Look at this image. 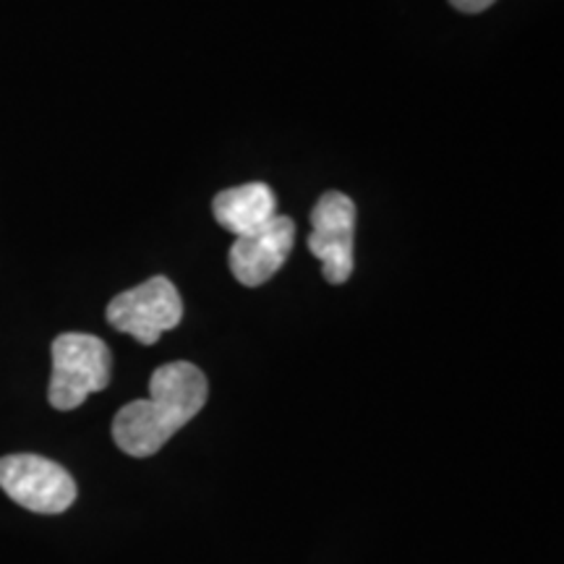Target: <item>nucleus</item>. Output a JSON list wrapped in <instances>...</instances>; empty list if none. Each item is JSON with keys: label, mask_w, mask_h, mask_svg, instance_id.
Segmentation results:
<instances>
[{"label": "nucleus", "mask_w": 564, "mask_h": 564, "mask_svg": "<svg viewBox=\"0 0 564 564\" xmlns=\"http://www.w3.org/2000/svg\"><path fill=\"white\" fill-rule=\"evenodd\" d=\"M150 400H133L112 421V440L126 455L152 457L207 403L209 384L188 361L160 366L150 379Z\"/></svg>", "instance_id": "f257e3e1"}, {"label": "nucleus", "mask_w": 564, "mask_h": 564, "mask_svg": "<svg viewBox=\"0 0 564 564\" xmlns=\"http://www.w3.org/2000/svg\"><path fill=\"white\" fill-rule=\"evenodd\" d=\"M112 377L110 348L100 337L66 333L53 343V377L47 400L55 411H74L89 394L102 392Z\"/></svg>", "instance_id": "f03ea898"}, {"label": "nucleus", "mask_w": 564, "mask_h": 564, "mask_svg": "<svg viewBox=\"0 0 564 564\" xmlns=\"http://www.w3.org/2000/svg\"><path fill=\"white\" fill-rule=\"evenodd\" d=\"M183 319V301L167 278H150L108 303V322L141 345H154Z\"/></svg>", "instance_id": "7ed1b4c3"}, {"label": "nucleus", "mask_w": 564, "mask_h": 564, "mask_svg": "<svg viewBox=\"0 0 564 564\" xmlns=\"http://www.w3.org/2000/svg\"><path fill=\"white\" fill-rule=\"evenodd\" d=\"M0 489L40 514H61L76 502V481L68 470L40 455L0 457Z\"/></svg>", "instance_id": "20e7f679"}, {"label": "nucleus", "mask_w": 564, "mask_h": 564, "mask_svg": "<svg viewBox=\"0 0 564 564\" xmlns=\"http://www.w3.org/2000/svg\"><path fill=\"white\" fill-rule=\"evenodd\" d=\"M356 204L340 192H327L312 209L308 251L322 262L324 280L343 285L352 274Z\"/></svg>", "instance_id": "39448f33"}, {"label": "nucleus", "mask_w": 564, "mask_h": 564, "mask_svg": "<svg viewBox=\"0 0 564 564\" xmlns=\"http://www.w3.org/2000/svg\"><path fill=\"white\" fill-rule=\"evenodd\" d=\"M295 241V223L291 217H272L264 228L236 238L230 246V272L241 285L259 288L282 270Z\"/></svg>", "instance_id": "423d86ee"}, {"label": "nucleus", "mask_w": 564, "mask_h": 564, "mask_svg": "<svg viewBox=\"0 0 564 564\" xmlns=\"http://www.w3.org/2000/svg\"><path fill=\"white\" fill-rule=\"evenodd\" d=\"M215 220L241 238L264 228L272 217H278V196L267 183H246V186L220 192L212 202Z\"/></svg>", "instance_id": "0eeeda50"}, {"label": "nucleus", "mask_w": 564, "mask_h": 564, "mask_svg": "<svg viewBox=\"0 0 564 564\" xmlns=\"http://www.w3.org/2000/svg\"><path fill=\"white\" fill-rule=\"evenodd\" d=\"M449 3H453L455 9L463 13H481L489 9V6L497 3V0H449Z\"/></svg>", "instance_id": "6e6552de"}]
</instances>
